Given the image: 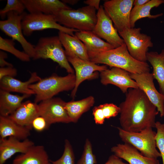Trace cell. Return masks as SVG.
Wrapping results in <instances>:
<instances>
[{
    "label": "cell",
    "instance_id": "cell-13",
    "mask_svg": "<svg viewBox=\"0 0 164 164\" xmlns=\"http://www.w3.org/2000/svg\"><path fill=\"white\" fill-rule=\"evenodd\" d=\"M97 15V22L92 31L100 38L106 40L114 48L124 44L125 43L123 39L119 36L103 5H100Z\"/></svg>",
    "mask_w": 164,
    "mask_h": 164
},
{
    "label": "cell",
    "instance_id": "cell-26",
    "mask_svg": "<svg viewBox=\"0 0 164 164\" xmlns=\"http://www.w3.org/2000/svg\"><path fill=\"white\" fill-rule=\"evenodd\" d=\"M146 58L152 67V73L159 84L160 92L164 95V49L160 53L155 51L148 52Z\"/></svg>",
    "mask_w": 164,
    "mask_h": 164
},
{
    "label": "cell",
    "instance_id": "cell-40",
    "mask_svg": "<svg viewBox=\"0 0 164 164\" xmlns=\"http://www.w3.org/2000/svg\"><path fill=\"white\" fill-rule=\"evenodd\" d=\"M100 0H87L84 1L85 4L94 8L97 10L100 8Z\"/></svg>",
    "mask_w": 164,
    "mask_h": 164
},
{
    "label": "cell",
    "instance_id": "cell-8",
    "mask_svg": "<svg viewBox=\"0 0 164 164\" xmlns=\"http://www.w3.org/2000/svg\"><path fill=\"white\" fill-rule=\"evenodd\" d=\"M141 30L140 28H130L118 32L132 56L138 61L146 62L149 49L153 44L151 37L142 33Z\"/></svg>",
    "mask_w": 164,
    "mask_h": 164
},
{
    "label": "cell",
    "instance_id": "cell-39",
    "mask_svg": "<svg viewBox=\"0 0 164 164\" xmlns=\"http://www.w3.org/2000/svg\"><path fill=\"white\" fill-rule=\"evenodd\" d=\"M104 164H129L124 162L121 158L115 155L109 156L108 161Z\"/></svg>",
    "mask_w": 164,
    "mask_h": 164
},
{
    "label": "cell",
    "instance_id": "cell-41",
    "mask_svg": "<svg viewBox=\"0 0 164 164\" xmlns=\"http://www.w3.org/2000/svg\"><path fill=\"white\" fill-rule=\"evenodd\" d=\"M149 0H134L133 5L134 7H138L142 5L147 2Z\"/></svg>",
    "mask_w": 164,
    "mask_h": 164
},
{
    "label": "cell",
    "instance_id": "cell-1",
    "mask_svg": "<svg viewBox=\"0 0 164 164\" xmlns=\"http://www.w3.org/2000/svg\"><path fill=\"white\" fill-rule=\"evenodd\" d=\"M119 120L124 130L139 132L148 127L155 128L156 107L139 88H129L125 100L119 104Z\"/></svg>",
    "mask_w": 164,
    "mask_h": 164
},
{
    "label": "cell",
    "instance_id": "cell-25",
    "mask_svg": "<svg viewBox=\"0 0 164 164\" xmlns=\"http://www.w3.org/2000/svg\"><path fill=\"white\" fill-rule=\"evenodd\" d=\"M31 95H14L10 92L0 89V115L8 117L12 114L21 105L22 101Z\"/></svg>",
    "mask_w": 164,
    "mask_h": 164
},
{
    "label": "cell",
    "instance_id": "cell-7",
    "mask_svg": "<svg viewBox=\"0 0 164 164\" xmlns=\"http://www.w3.org/2000/svg\"><path fill=\"white\" fill-rule=\"evenodd\" d=\"M22 32L24 36H28L36 31L47 29H55L72 36L73 33L79 31L69 29L59 24L53 15L41 13H25L22 21Z\"/></svg>",
    "mask_w": 164,
    "mask_h": 164
},
{
    "label": "cell",
    "instance_id": "cell-34",
    "mask_svg": "<svg viewBox=\"0 0 164 164\" xmlns=\"http://www.w3.org/2000/svg\"><path fill=\"white\" fill-rule=\"evenodd\" d=\"M102 108L105 119L117 116L120 112V108L113 103H105L99 105Z\"/></svg>",
    "mask_w": 164,
    "mask_h": 164
},
{
    "label": "cell",
    "instance_id": "cell-38",
    "mask_svg": "<svg viewBox=\"0 0 164 164\" xmlns=\"http://www.w3.org/2000/svg\"><path fill=\"white\" fill-rule=\"evenodd\" d=\"M8 57L7 54L5 52L0 51V66L1 67H13V65L5 60Z\"/></svg>",
    "mask_w": 164,
    "mask_h": 164
},
{
    "label": "cell",
    "instance_id": "cell-22",
    "mask_svg": "<svg viewBox=\"0 0 164 164\" xmlns=\"http://www.w3.org/2000/svg\"><path fill=\"white\" fill-rule=\"evenodd\" d=\"M30 130L18 124L8 116H0V138L12 137L24 140L30 135Z\"/></svg>",
    "mask_w": 164,
    "mask_h": 164
},
{
    "label": "cell",
    "instance_id": "cell-2",
    "mask_svg": "<svg viewBox=\"0 0 164 164\" xmlns=\"http://www.w3.org/2000/svg\"><path fill=\"white\" fill-rule=\"evenodd\" d=\"M88 54L90 60L97 64H102L111 67L120 68L130 73H141L150 72L148 63L138 61L132 56L125 43L110 50Z\"/></svg>",
    "mask_w": 164,
    "mask_h": 164
},
{
    "label": "cell",
    "instance_id": "cell-6",
    "mask_svg": "<svg viewBox=\"0 0 164 164\" xmlns=\"http://www.w3.org/2000/svg\"><path fill=\"white\" fill-rule=\"evenodd\" d=\"M58 36L42 37L35 46L33 59H50L58 63L69 73H74Z\"/></svg>",
    "mask_w": 164,
    "mask_h": 164
},
{
    "label": "cell",
    "instance_id": "cell-27",
    "mask_svg": "<svg viewBox=\"0 0 164 164\" xmlns=\"http://www.w3.org/2000/svg\"><path fill=\"white\" fill-rule=\"evenodd\" d=\"M94 103V98L92 96L80 100L66 102L65 108L72 122H77L81 115L93 106Z\"/></svg>",
    "mask_w": 164,
    "mask_h": 164
},
{
    "label": "cell",
    "instance_id": "cell-36",
    "mask_svg": "<svg viewBox=\"0 0 164 164\" xmlns=\"http://www.w3.org/2000/svg\"><path fill=\"white\" fill-rule=\"evenodd\" d=\"M93 115L96 124L102 125L105 119L102 108L99 106L94 107L93 109Z\"/></svg>",
    "mask_w": 164,
    "mask_h": 164
},
{
    "label": "cell",
    "instance_id": "cell-3",
    "mask_svg": "<svg viewBox=\"0 0 164 164\" xmlns=\"http://www.w3.org/2000/svg\"><path fill=\"white\" fill-rule=\"evenodd\" d=\"M96 9L89 5L77 9L61 10L53 15L56 22L66 28L92 31L97 21Z\"/></svg>",
    "mask_w": 164,
    "mask_h": 164
},
{
    "label": "cell",
    "instance_id": "cell-12",
    "mask_svg": "<svg viewBox=\"0 0 164 164\" xmlns=\"http://www.w3.org/2000/svg\"><path fill=\"white\" fill-rule=\"evenodd\" d=\"M66 102L58 97L42 101L38 104L39 115L45 118L50 126L56 123L71 122L65 108Z\"/></svg>",
    "mask_w": 164,
    "mask_h": 164
},
{
    "label": "cell",
    "instance_id": "cell-31",
    "mask_svg": "<svg viewBox=\"0 0 164 164\" xmlns=\"http://www.w3.org/2000/svg\"><path fill=\"white\" fill-rule=\"evenodd\" d=\"M50 164H75V157L72 147L67 139L65 140L63 154L58 159L54 161H50Z\"/></svg>",
    "mask_w": 164,
    "mask_h": 164
},
{
    "label": "cell",
    "instance_id": "cell-37",
    "mask_svg": "<svg viewBox=\"0 0 164 164\" xmlns=\"http://www.w3.org/2000/svg\"><path fill=\"white\" fill-rule=\"evenodd\" d=\"M17 71L13 67H6L0 68V80L3 77L9 76L14 77L17 75Z\"/></svg>",
    "mask_w": 164,
    "mask_h": 164
},
{
    "label": "cell",
    "instance_id": "cell-16",
    "mask_svg": "<svg viewBox=\"0 0 164 164\" xmlns=\"http://www.w3.org/2000/svg\"><path fill=\"white\" fill-rule=\"evenodd\" d=\"M34 145V143L28 138L22 141L12 137L0 138V164H4L16 153H25Z\"/></svg>",
    "mask_w": 164,
    "mask_h": 164
},
{
    "label": "cell",
    "instance_id": "cell-33",
    "mask_svg": "<svg viewBox=\"0 0 164 164\" xmlns=\"http://www.w3.org/2000/svg\"><path fill=\"white\" fill-rule=\"evenodd\" d=\"M155 128L157 129L155 138L156 147L159 150L162 164H164V124L156 121Z\"/></svg>",
    "mask_w": 164,
    "mask_h": 164
},
{
    "label": "cell",
    "instance_id": "cell-19",
    "mask_svg": "<svg viewBox=\"0 0 164 164\" xmlns=\"http://www.w3.org/2000/svg\"><path fill=\"white\" fill-rule=\"evenodd\" d=\"M58 36L67 57H77L90 61L85 45L75 35L72 36L59 31Z\"/></svg>",
    "mask_w": 164,
    "mask_h": 164
},
{
    "label": "cell",
    "instance_id": "cell-15",
    "mask_svg": "<svg viewBox=\"0 0 164 164\" xmlns=\"http://www.w3.org/2000/svg\"><path fill=\"white\" fill-rule=\"evenodd\" d=\"M99 76L103 85H114L123 93H125L129 88H138L136 82L131 78L130 73L120 68H108L100 72Z\"/></svg>",
    "mask_w": 164,
    "mask_h": 164
},
{
    "label": "cell",
    "instance_id": "cell-14",
    "mask_svg": "<svg viewBox=\"0 0 164 164\" xmlns=\"http://www.w3.org/2000/svg\"><path fill=\"white\" fill-rule=\"evenodd\" d=\"M131 78L137 83L138 87L146 94L151 102L156 107L160 117L164 116V95L159 92L154 84L152 73H130Z\"/></svg>",
    "mask_w": 164,
    "mask_h": 164
},
{
    "label": "cell",
    "instance_id": "cell-30",
    "mask_svg": "<svg viewBox=\"0 0 164 164\" xmlns=\"http://www.w3.org/2000/svg\"><path fill=\"white\" fill-rule=\"evenodd\" d=\"M25 9V6L22 0H8L5 7L0 11V16L2 19H4L7 14L12 11L22 14L24 12Z\"/></svg>",
    "mask_w": 164,
    "mask_h": 164
},
{
    "label": "cell",
    "instance_id": "cell-10",
    "mask_svg": "<svg viewBox=\"0 0 164 164\" xmlns=\"http://www.w3.org/2000/svg\"><path fill=\"white\" fill-rule=\"evenodd\" d=\"M134 0H110L103 4L104 9L118 32L131 28L130 15Z\"/></svg>",
    "mask_w": 164,
    "mask_h": 164
},
{
    "label": "cell",
    "instance_id": "cell-17",
    "mask_svg": "<svg viewBox=\"0 0 164 164\" xmlns=\"http://www.w3.org/2000/svg\"><path fill=\"white\" fill-rule=\"evenodd\" d=\"M114 155L127 161L129 164H159L157 159L148 158L131 145L119 144L111 149Z\"/></svg>",
    "mask_w": 164,
    "mask_h": 164
},
{
    "label": "cell",
    "instance_id": "cell-35",
    "mask_svg": "<svg viewBox=\"0 0 164 164\" xmlns=\"http://www.w3.org/2000/svg\"><path fill=\"white\" fill-rule=\"evenodd\" d=\"M32 126V128L38 132H42L50 126L45 118L40 115L34 119Z\"/></svg>",
    "mask_w": 164,
    "mask_h": 164
},
{
    "label": "cell",
    "instance_id": "cell-24",
    "mask_svg": "<svg viewBox=\"0 0 164 164\" xmlns=\"http://www.w3.org/2000/svg\"><path fill=\"white\" fill-rule=\"evenodd\" d=\"M74 35L85 45L88 53H98L114 48L92 31H78Z\"/></svg>",
    "mask_w": 164,
    "mask_h": 164
},
{
    "label": "cell",
    "instance_id": "cell-9",
    "mask_svg": "<svg viewBox=\"0 0 164 164\" xmlns=\"http://www.w3.org/2000/svg\"><path fill=\"white\" fill-rule=\"evenodd\" d=\"M25 12L22 14L12 11L7 15V19L0 21V29L6 35L16 40L21 45L24 52L30 58L35 56V46L25 39L22 32V21Z\"/></svg>",
    "mask_w": 164,
    "mask_h": 164
},
{
    "label": "cell",
    "instance_id": "cell-21",
    "mask_svg": "<svg viewBox=\"0 0 164 164\" xmlns=\"http://www.w3.org/2000/svg\"><path fill=\"white\" fill-rule=\"evenodd\" d=\"M42 79L36 72L32 73L28 80L23 82L13 77L6 76L0 80V89L10 92H16L31 95L34 92L29 88L30 84L38 82Z\"/></svg>",
    "mask_w": 164,
    "mask_h": 164
},
{
    "label": "cell",
    "instance_id": "cell-18",
    "mask_svg": "<svg viewBox=\"0 0 164 164\" xmlns=\"http://www.w3.org/2000/svg\"><path fill=\"white\" fill-rule=\"evenodd\" d=\"M39 116L38 104L28 100L22 102L20 106L8 117L18 124L31 130L33 120Z\"/></svg>",
    "mask_w": 164,
    "mask_h": 164
},
{
    "label": "cell",
    "instance_id": "cell-4",
    "mask_svg": "<svg viewBox=\"0 0 164 164\" xmlns=\"http://www.w3.org/2000/svg\"><path fill=\"white\" fill-rule=\"evenodd\" d=\"M75 84L74 73H69L63 77L53 74L30 84L29 87L34 92V102L37 103L52 98L60 92L73 90Z\"/></svg>",
    "mask_w": 164,
    "mask_h": 164
},
{
    "label": "cell",
    "instance_id": "cell-29",
    "mask_svg": "<svg viewBox=\"0 0 164 164\" xmlns=\"http://www.w3.org/2000/svg\"><path fill=\"white\" fill-rule=\"evenodd\" d=\"M14 40L0 36V49L9 52L20 60L24 62L30 60V57L24 52L19 51L15 47Z\"/></svg>",
    "mask_w": 164,
    "mask_h": 164
},
{
    "label": "cell",
    "instance_id": "cell-11",
    "mask_svg": "<svg viewBox=\"0 0 164 164\" xmlns=\"http://www.w3.org/2000/svg\"><path fill=\"white\" fill-rule=\"evenodd\" d=\"M69 63L72 65L75 72L76 84L71 96L74 98L80 84L86 80L97 78L100 72L108 69L106 65H99L90 61L84 60L77 57H67Z\"/></svg>",
    "mask_w": 164,
    "mask_h": 164
},
{
    "label": "cell",
    "instance_id": "cell-42",
    "mask_svg": "<svg viewBox=\"0 0 164 164\" xmlns=\"http://www.w3.org/2000/svg\"><path fill=\"white\" fill-rule=\"evenodd\" d=\"M63 3L66 4H68L70 5H74L79 1L78 0H62L61 1Z\"/></svg>",
    "mask_w": 164,
    "mask_h": 164
},
{
    "label": "cell",
    "instance_id": "cell-28",
    "mask_svg": "<svg viewBox=\"0 0 164 164\" xmlns=\"http://www.w3.org/2000/svg\"><path fill=\"white\" fill-rule=\"evenodd\" d=\"M164 3V0H149L142 5L134 7L132 9L130 15L131 28H134L136 22L139 19L145 18L155 19L162 16V13L151 15L150 11L153 8L158 7Z\"/></svg>",
    "mask_w": 164,
    "mask_h": 164
},
{
    "label": "cell",
    "instance_id": "cell-20",
    "mask_svg": "<svg viewBox=\"0 0 164 164\" xmlns=\"http://www.w3.org/2000/svg\"><path fill=\"white\" fill-rule=\"evenodd\" d=\"M26 9L29 13H41L54 15L64 9H71V8L58 0H22Z\"/></svg>",
    "mask_w": 164,
    "mask_h": 164
},
{
    "label": "cell",
    "instance_id": "cell-23",
    "mask_svg": "<svg viewBox=\"0 0 164 164\" xmlns=\"http://www.w3.org/2000/svg\"><path fill=\"white\" fill-rule=\"evenodd\" d=\"M48 155L43 145H35L25 153L13 159L12 164H50Z\"/></svg>",
    "mask_w": 164,
    "mask_h": 164
},
{
    "label": "cell",
    "instance_id": "cell-32",
    "mask_svg": "<svg viewBox=\"0 0 164 164\" xmlns=\"http://www.w3.org/2000/svg\"><path fill=\"white\" fill-rule=\"evenodd\" d=\"M97 162L96 156L93 153L91 143L87 138L82 156L77 164H96Z\"/></svg>",
    "mask_w": 164,
    "mask_h": 164
},
{
    "label": "cell",
    "instance_id": "cell-5",
    "mask_svg": "<svg viewBox=\"0 0 164 164\" xmlns=\"http://www.w3.org/2000/svg\"><path fill=\"white\" fill-rule=\"evenodd\" d=\"M119 137L124 143L129 144L148 158L157 159L161 157L156 149V132L152 127H148L139 132H128L118 127Z\"/></svg>",
    "mask_w": 164,
    "mask_h": 164
}]
</instances>
